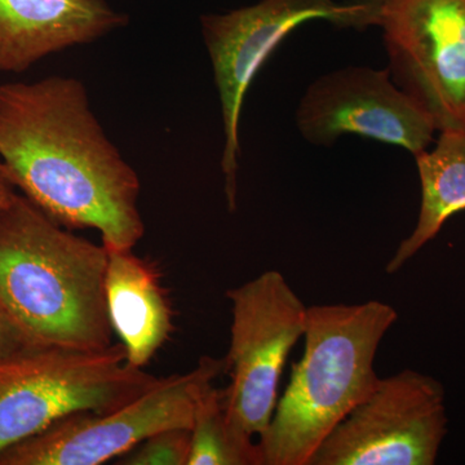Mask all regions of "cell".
I'll use <instances>...</instances> for the list:
<instances>
[{"label": "cell", "mask_w": 465, "mask_h": 465, "mask_svg": "<svg viewBox=\"0 0 465 465\" xmlns=\"http://www.w3.org/2000/svg\"><path fill=\"white\" fill-rule=\"evenodd\" d=\"M0 159L15 188L70 231L94 229L118 250H134L145 234L139 176L78 79L0 85Z\"/></svg>", "instance_id": "cell-1"}, {"label": "cell", "mask_w": 465, "mask_h": 465, "mask_svg": "<svg viewBox=\"0 0 465 465\" xmlns=\"http://www.w3.org/2000/svg\"><path fill=\"white\" fill-rule=\"evenodd\" d=\"M108 251L58 224L24 194L0 208V304L35 344H113Z\"/></svg>", "instance_id": "cell-2"}, {"label": "cell", "mask_w": 465, "mask_h": 465, "mask_svg": "<svg viewBox=\"0 0 465 465\" xmlns=\"http://www.w3.org/2000/svg\"><path fill=\"white\" fill-rule=\"evenodd\" d=\"M385 302L308 308L304 354L259 436L262 465H308L317 449L378 385L376 351L396 323Z\"/></svg>", "instance_id": "cell-3"}, {"label": "cell", "mask_w": 465, "mask_h": 465, "mask_svg": "<svg viewBox=\"0 0 465 465\" xmlns=\"http://www.w3.org/2000/svg\"><path fill=\"white\" fill-rule=\"evenodd\" d=\"M158 379L130 365L122 344L35 345L0 358V454L66 416L124 406Z\"/></svg>", "instance_id": "cell-4"}, {"label": "cell", "mask_w": 465, "mask_h": 465, "mask_svg": "<svg viewBox=\"0 0 465 465\" xmlns=\"http://www.w3.org/2000/svg\"><path fill=\"white\" fill-rule=\"evenodd\" d=\"M312 20L365 29L375 25L374 0H262L228 14L202 16V33L222 101L225 134L222 168L231 211L237 207L240 118L244 96L280 43L293 29Z\"/></svg>", "instance_id": "cell-5"}, {"label": "cell", "mask_w": 465, "mask_h": 465, "mask_svg": "<svg viewBox=\"0 0 465 465\" xmlns=\"http://www.w3.org/2000/svg\"><path fill=\"white\" fill-rule=\"evenodd\" d=\"M225 372V361L202 357L185 374L158 379L142 396L109 411L66 416L0 454V465H100L153 434L191 430L201 391Z\"/></svg>", "instance_id": "cell-6"}, {"label": "cell", "mask_w": 465, "mask_h": 465, "mask_svg": "<svg viewBox=\"0 0 465 465\" xmlns=\"http://www.w3.org/2000/svg\"><path fill=\"white\" fill-rule=\"evenodd\" d=\"M232 322L224 358L226 418L246 440L260 436L273 418L277 391L291 349L304 336L308 307L280 272L269 271L229 290Z\"/></svg>", "instance_id": "cell-7"}, {"label": "cell", "mask_w": 465, "mask_h": 465, "mask_svg": "<svg viewBox=\"0 0 465 465\" xmlns=\"http://www.w3.org/2000/svg\"><path fill=\"white\" fill-rule=\"evenodd\" d=\"M391 79L436 130L465 134V0H374Z\"/></svg>", "instance_id": "cell-8"}, {"label": "cell", "mask_w": 465, "mask_h": 465, "mask_svg": "<svg viewBox=\"0 0 465 465\" xmlns=\"http://www.w3.org/2000/svg\"><path fill=\"white\" fill-rule=\"evenodd\" d=\"M445 388L405 370L381 379L308 465H433L448 434Z\"/></svg>", "instance_id": "cell-9"}, {"label": "cell", "mask_w": 465, "mask_h": 465, "mask_svg": "<svg viewBox=\"0 0 465 465\" xmlns=\"http://www.w3.org/2000/svg\"><path fill=\"white\" fill-rule=\"evenodd\" d=\"M309 143L330 146L341 134H356L409 150L414 157L433 140L430 116L400 90L390 69L347 67L321 76L296 113Z\"/></svg>", "instance_id": "cell-10"}, {"label": "cell", "mask_w": 465, "mask_h": 465, "mask_svg": "<svg viewBox=\"0 0 465 465\" xmlns=\"http://www.w3.org/2000/svg\"><path fill=\"white\" fill-rule=\"evenodd\" d=\"M125 24L105 0H0V72H24Z\"/></svg>", "instance_id": "cell-11"}, {"label": "cell", "mask_w": 465, "mask_h": 465, "mask_svg": "<svg viewBox=\"0 0 465 465\" xmlns=\"http://www.w3.org/2000/svg\"><path fill=\"white\" fill-rule=\"evenodd\" d=\"M105 247L110 326L121 339L128 363L143 369L173 332V307L154 265L134 255V250Z\"/></svg>", "instance_id": "cell-12"}, {"label": "cell", "mask_w": 465, "mask_h": 465, "mask_svg": "<svg viewBox=\"0 0 465 465\" xmlns=\"http://www.w3.org/2000/svg\"><path fill=\"white\" fill-rule=\"evenodd\" d=\"M421 183V206L414 232L401 242L387 265L399 272L425 244L437 237L443 224L465 211V134L443 131L436 148L415 157Z\"/></svg>", "instance_id": "cell-13"}, {"label": "cell", "mask_w": 465, "mask_h": 465, "mask_svg": "<svg viewBox=\"0 0 465 465\" xmlns=\"http://www.w3.org/2000/svg\"><path fill=\"white\" fill-rule=\"evenodd\" d=\"M188 465H262L258 442L232 430L226 418L224 391L210 384L195 403Z\"/></svg>", "instance_id": "cell-14"}, {"label": "cell", "mask_w": 465, "mask_h": 465, "mask_svg": "<svg viewBox=\"0 0 465 465\" xmlns=\"http://www.w3.org/2000/svg\"><path fill=\"white\" fill-rule=\"evenodd\" d=\"M191 430L171 428L153 434L115 461L121 465H188Z\"/></svg>", "instance_id": "cell-15"}, {"label": "cell", "mask_w": 465, "mask_h": 465, "mask_svg": "<svg viewBox=\"0 0 465 465\" xmlns=\"http://www.w3.org/2000/svg\"><path fill=\"white\" fill-rule=\"evenodd\" d=\"M35 342L24 332V330L0 304V358L12 356L30 347H35Z\"/></svg>", "instance_id": "cell-16"}, {"label": "cell", "mask_w": 465, "mask_h": 465, "mask_svg": "<svg viewBox=\"0 0 465 465\" xmlns=\"http://www.w3.org/2000/svg\"><path fill=\"white\" fill-rule=\"evenodd\" d=\"M15 193H16V188L9 179L7 170H5V164L0 159V208L5 206L11 201Z\"/></svg>", "instance_id": "cell-17"}]
</instances>
